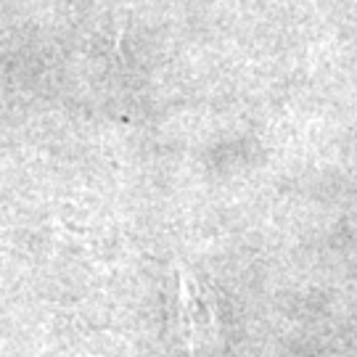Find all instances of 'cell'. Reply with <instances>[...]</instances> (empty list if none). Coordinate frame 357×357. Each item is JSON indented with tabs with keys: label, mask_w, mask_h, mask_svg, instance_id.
<instances>
[{
	"label": "cell",
	"mask_w": 357,
	"mask_h": 357,
	"mask_svg": "<svg viewBox=\"0 0 357 357\" xmlns=\"http://www.w3.org/2000/svg\"><path fill=\"white\" fill-rule=\"evenodd\" d=\"M169 318L175 323L180 344L193 357L204 355L206 349L220 342V320L217 305L206 283L188 265H175L172 291H169Z\"/></svg>",
	"instance_id": "obj_1"
}]
</instances>
